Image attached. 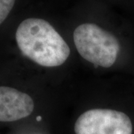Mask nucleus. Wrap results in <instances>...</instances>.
<instances>
[{"mask_svg":"<svg viewBox=\"0 0 134 134\" xmlns=\"http://www.w3.org/2000/svg\"><path fill=\"white\" fill-rule=\"evenodd\" d=\"M16 40L25 56L42 66H59L70 54L66 42L43 19L29 18L23 21L16 30Z\"/></svg>","mask_w":134,"mask_h":134,"instance_id":"f257e3e1","label":"nucleus"},{"mask_svg":"<svg viewBox=\"0 0 134 134\" xmlns=\"http://www.w3.org/2000/svg\"><path fill=\"white\" fill-rule=\"evenodd\" d=\"M77 52L96 66L109 68L115 62L120 50L119 40L109 31L93 23L77 26L73 34Z\"/></svg>","mask_w":134,"mask_h":134,"instance_id":"f03ea898","label":"nucleus"},{"mask_svg":"<svg viewBox=\"0 0 134 134\" xmlns=\"http://www.w3.org/2000/svg\"><path fill=\"white\" fill-rule=\"evenodd\" d=\"M75 134H132L131 120L125 113L109 109H92L79 116Z\"/></svg>","mask_w":134,"mask_h":134,"instance_id":"7ed1b4c3","label":"nucleus"},{"mask_svg":"<svg viewBox=\"0 0 134 134\" xmlns=\"http://www.w3.org/2000/svg\"><path fill=\"white\" fill-rule=\"evenodd\" d=\"M34 103L28 94L8 86H0V121L9 122L30 115Z\"/></svg>","mask_w":134,"mask_h":134,"instance_id":"20e7f679","label":"nucleus"},{"mask_svg":"<svg viewBox=\"0 0 134 134\" xmlns=\"http://www.w3.org/2000/svg\"><path fill=\"white\" fill-rule=\"evenodd\" d=\"M14 3L15 0H0V25L7 18Z\"/></svg>","mask_w":134,"mask_h":134,"instance_id":"39448f33","label":"nucleus"},{"mask_svg":"<svg viewBox=\"0 0 134 134\" xmlns=\"http://www.w3.org/2000/svg\"><path fill=\"white\" fill-rule=\"evenodd\" d=\"M37 121H40V120H41V117H40V116H38V117L37 118Z\"/></svg>","mask_w":134,"mask_h":134,"instance_id":"423d86ee","label":"nucleus"}]
</instances>
